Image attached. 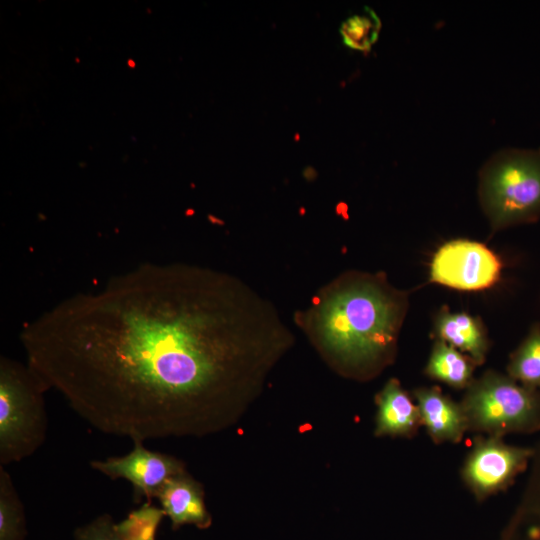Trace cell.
I'll return each instance as SVG.
<instances>
[{
    "mask_svg": "<svg viewBox=\"0 0 540 540\" xmlns=\"http://www.w3.org/2000/svg\"><path fill=\"white\" fill-rule=\"evenodd\" d=\"M164 516L161 507L146 501L131 511L125 519L116 523V531L123 540H156Z\"/></svg>",
    "mask_w": 540,
    "mask_h": 540,
    "instance_id": "17",
    "label": "cell"
},
{
    "mask_svg": "<svg viewBox=\"0 0 540 540\" xmlns=\"http://www.w3.org/2000/svg\"><path fill=\"white\" fill-rule=\"evenodd\" d=\"M503 262L484 243L470 239H453L433 254L429 280L459 291H481L499 282Z\"/></svg>",
    "mask_w": 540,
    "mask_h": 540,
    "instance_id": "6",
    "label": "cell"
},
{
    "mask_svg": "<svg viewBox=\"0 0 540 540\" xmlns=\"http://www.w3.org/2000/svg\"><path fill=\"white\" fill-rule=\"evenodd\" d=\"M534 449L506 444L501 437L478 438L465 460L462 477L477 498L507 488L532 460Z\"/></svg>",
    "mask_w": 540,
    "mask_h": 540,
    "instance_id": "7",
    "label": "cell"
},
{
    "mask_svg": "<svg viewBox=\"0 0 540 540\" xmlns=\"http://www.w3.org/2000/svg\"><path fill=\"white\" fill-rule=\"evenodd\" d=\"M20 342L46 390L89 425L144 442L234 424L294 336L238 277L147 262L28 321Z\"/></svg>",
    "mask_w": 540,
    "mask_h": 540,
    "instance_id": "1",
    "label": "cell"
},
{
    "mask_svg": "<svg viewBox=\"0 0 540 540\" xmlns=\"http://www.w3.org/2000/svg\"><path fill=\"white\" fill-rule=\"evenodd\" d=\"M91 468L112 480L125 479L134 488L135 500L156 498L161 487L172 477L185 472V464L176 457L151 451L143 441L134 440L133 449L120 457L93 460Z\"/></svg>",
    "mask_w": 540,
    "mask_h": 540,
    "instance_id": "8",
    "label": "cell"
},
{
    "mask_svg": "<svg viewBox=\"0 0 540 540\" xmlns=\"http://www.w3.org/2000/svg\"><path fill=\"white\" fill-rule=\"evenodd\" d=\"M465 390L460 404L469 429L495 437L540 430V390L492 370Z\"/></svg>",
    "mask_w": 540,
    "mask_h": 540,
    "instance_id": "5",
    "label": "cell"
},
{
    "mask_svg": "<svg viewBox=\"0 0 540 540\" xmlns=\"http://www.w3.org/2000/svg\"><path fill=\"white\" fill-rule=\"evenodd\" d=\"M156 498L174 530L186 524L206 529L212 523L205 505L203 487L187 471L170 478Z\"/></svg>",
    "mask_w": 540,
    "mask_h": 540,
    "instance_id": "9",
    "label": "cell"
},
{
    "mask_svg": "<svg viewBox=\"0 0 540 540\" xmlns=\"http://www.w3.org/2000/svg\"><path fill=\"white\" fill-rule=\"evenodd\" d=\"M46 388L27 363L0 359V466L19 462L44 443Z\"/></svg>",
    "mask_w": 540,
    "mask_h": 540,
    "instance_id": "4",
    "label": "cell"
},
{
    "mask_svg": "<svg viewBox=\"0 0 540 540\" xmlns=\"http://www.w3.org/2000/svg\"><path fill=\"white\" fill-rule=\"evenodd\" d=\"M476 364L451 345L436 340L425 367V374L455 389H466L473 381Z\"/></svg>",
    "mask_w": 540,
    "mask_h": 540,
    "instance_id": "13",
    "label": "cell"
},
{
    "mask_svg": "<svg viewBox=\"0 0 540 540\" xmlns=\"http://www.w3.org/2000/svg\"><path fill=\"white\" fill-rule=\"evenodd\" d=\"M381 20L369 7L361 14L347 18L340 27L343 43L355 50L368 52L378 39Z\"/></svg>",
    "mask_w": 540,
    "mask_h": 540,
    "instance_id": "18",
    "label": "cell"
},
{
    "mask_svg": "<svg viewBox=\"0 0 540 540\" xmlns=\"http://www.w3.org/2000/svg\"><path fill=\"white\" fill-rule=\"evenodd\" d=\"M421 423L436 442H458L469 429L461 404L454 402L436 387L414 391Z\"/></svg>",
    "mask_w": 540,
    "mask_h": 540,
    "instance_id": "10",
    "label": "cell"
},
{
    "mask_svg": "<svg viewBox=\"0 0 540 540\" xmlns=\"http://www.w3.org/2000/svg\"><path fill=\"white\" fill-rule=\"evenodd\" d=\"M375 434L410 436L421 424L420 414L397 379H389L377 396Z\"/></svg>",
    "mask_w": 540,
    "mask_h": 540,
    "instance_id": "12",
    "label": "cell"
},
{
    "mask_svg": "<svg viewBox=\"0 0 540 540\" xmlns=\"http://www.w3.org/2000/svg\"><path fill=\"white\" fill-rule=\"evenodd\" d=\"M507 374L525 386L540 390V323L531 326L511 353Z\"/></svg>",
    "mask_w": 540,
    "mask_h": 540,
    "instance_id": "15",
    "label": "cell"
},
{
    "mask_svg": "<svg viewBox=\"0 0 540 540\" xmlns=\"http://www.w3.org/2000/svg\"><path fill=\"white\" fill-rule=\"evenodd\" d=\"M409 308V293L383 272L350 270L315 295L296 319L340 373L366 379L389 365Z\"/></svg>",
    "mask_w": 540,
    "mask_h": 540,
    "instance_id": "2",
    "label": "cell"
},
{
    "mask_svg": "<svg viewBox=\"0 0 540 540\" xmlns=\"http://www.w3.org/2000/svg\"><path fill=\"white\" fill-rule=\"evenodd\" d=\"M111 515L104 513L75 529L74 540H123Z\"/></svg>",
    "mask_w": 540,
    "mask_h": 540,
    "instance_id": "19",
    "label": "cell"
},
{
    "mask_svg": "<svg viewBox=\"0 0 540 540\" xmlns=\"http://www.w3.org/2000/svg\"><path fill=\"white\" fill-rule=\"evenodd\" d=\"M478 199L492 233L540 219V148L500 150L481 168Z\"/></svg>",
    "mask_w": 540,
    "mask_h": 540,
    "instance_id": "3",
    "label": "cell"
},
{
    "mask_svg": "<svg viewBox=\"0 0 540 540\" xmlns=\"http://www.w3.org/2000/svg\"><path fill=\"white\" fill-rule=\"evenodd\" d=\"M532 461L527 490L503 540H540V446L534 450Z\"/></svg>",
    "mask_w": 540,
    "mask_h": 540,
    "instance_id": "14",
    "label": "cell"
},
{
    "mask_svg": "<svg viewBox=\"0 0 540 540\" xmlns=\"http://www.w3.org/2000/svg\"><path fill=\"white\" fill-rule=\"evenodd\" d=\"M433 335L465 353L477 365L484 363L490 347L487 329L480 317L441 308L433 320Z\"/></svg>",
    "mask_w": 540,
    "mask_h": 540,
    "instance_id": "11",
    "label": "cell"
},
{
    "mask_svg": "<svg viewBox=\"0 0 540 540\" xmlns=\"http://www.w3.org/2000/svg\"><path fill=\"white\" fill-rule=\"evenodd\" d=\"M26 518L11 476L0 466V540H24Z\"/></svg>",
    "mask_w": 540,
    "mask_h": 540,
    "instance_id": "16",
    "label": "cell"
}]
</instances>
